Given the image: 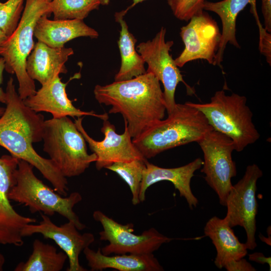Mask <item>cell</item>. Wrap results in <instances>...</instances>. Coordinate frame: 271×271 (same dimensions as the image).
<instances>
[{
	"label": "cell",
	"instance_id": "1",
	"mask_svg": "<svg viewBox=\"0 0 271 271\" xmlns=\"http://www.w3.org/2000/svg\"><path fill=\"white\" fill-rule=\"evenodd\" d=\"M6 107L0 116V146L12 156L31 164L63 196L67 195L68 182L50 159L39 155L32 144L42 140L44 117L24 102L16 89L14 79L7 82Z\"/></svg>",
	"mask_w": 271,
	"mask_h": 271
},
{
	"label": "cell",
	"instance_id": "2",
	"mask_svg": "<svg viewBox=\"0 0 271 271\" xmlns=\"http://www.w3.org/2000/svg\"><path fill=\"white\" fill-rule=\"evenodd\" d=\"M93 92L100 104L111 106L109 113L121 114L132 138L165 117L166 106L160 81L151 72L96 85Z\"/></svg>",
	"mask_w": 271,
	"mask_h": 271
},
{
	"label": "cell",
	"instance_id": "3",
	"mask_svg": "<svg viewBox=\"0 0 271 271\" xmlns=\"http://www.w3.org/2000/svg\"><path fill=\"white\" fill-rule=\"evenodd\" d=\"M168 115L132 138L133 143L145 159L180 146L198 143L213 129L205 115L188 101L176 103Z\"/></svg>",
	"mask_w": 271,
	"mask_h": 271
},
{
	"label": "cell",
	"instance_id": "4",
	"mask_svg": "<svg viewBox=\"0 0 271 271\" xmlns=\"http://www.w3.org/2000/svg\"><path fill=\"white\" fill-rule=\"evenodd\" d=\"M246 101L244 96L234 93L228 95L220 90L209 102H188L205 115L214 130L229 137L234 143L235 151L240 152L260 138Z\"/></svg>",
	"mask_w": 271,
	"mask_h": 271
},
{
	"label": "cell",
	"instance_id": "5",
	"mask_svg": "<svg viewBox=\"0 0 271 271\" xmlns=\"http://www.w3.org/2000/svg\"><path fill=\"white\" fill-rule=\"evenodd\" d=\"M34 167L27 162L19 160L16 173V183L9 193L10 200L29 208L32 213H43L48 216L58 213L72 222L78 229L86 227L73 208L82 197L77 192L63 196L38 179L33 172Z\"/></svg>",
	"mask_w": 271,
	"mask_h": 271
},
{
	"label": "cell",
	"instance_id": "6",
	"mask_svg": "<svg viewBox=\"0 0 271 271\" xmlns=\"http://www.w3.org/2000/svg\"><path fill=\"white\" fill-rule=\"evenodd\" d=\"M49 2L47 0H26L22 16L14 32L0 46V55L5 60V70L15 74L19 83L18 94L24 100L34 94V80L26 71L27 59L33 50L34 29L43 15L49 16Z\"/></svg>",
	"mask_w": 271,
	"mask_h": 271
},
{
	"label": "cell",
	"instance_id": "7",
	"mask_svg": "<svg viewBox=\"0 0 271 271\" xmlns=\"http://www.w3.org/2000/svg\"><path fill=\"white\" fill-rule=\"evenodd\" d=\"M43 150L66 178L83 174L95 162L94 153H87L86 141L68 116L44 121Z\"/></svg>",
	"mask_w": 271,
	"mask_h": 271
},
{
	"label": "cell",
	"instance_id": "8",
	"mask_svg": "<svg viewBox=\"0 0 271 271\" xmlns=\"http://www.w3.org/2000/svg\"><path fill=\"white\" fill-rule=\"evenodd\" d=\"M197 143L203 154L201 172L205 175L207 184L217 195L220 204L225 206L233 185L231 179L237 174L232 157L235 151L234 143L229 137L212 129Z\"/></svg>",
	"mask_w": 271,
	"mask_h": 271
},
{
	"label": "cell",
	"instance_id": "9",
	"mask_svg": "<svg viewBox=\"0 0 271 271\" xmlns=\"http://www.w3.org/2000/svg\"><path fill=\"white\" fill-rule=\"evenodd\" d=\"M93 218L103 228L99 233L100 240L109 242L108 245L101 248L102 253L105 255L112 253H153L162 244L173 240L154 228L147 229L140 235L135 234L133 224L119 223L99 210L93 212Z\"/></svg>",
	"mask_w": 271,
	"mask_h": 271
},
{
	"label": "cell",
	"instance_id": "10",
	"mask_svg": "<svg viewBox=\"0 0 271 271\" xmlns=\"http://www.w3.org/2000/svg\"><path fill=\"white\" fill-rule=\"evenodd\" d=\"M262 175L257 165H248L243 176L232 185L226 198L227 213L223 219L232 228L240 226L244 229L246 234L244 244L249 250L257 246L255 237L258 207L256 192L257 181Z\"/></svg>",
	"mask_w": 271,
	"mask_h": 271
},
{
	"label": "cell",
	"instance_id": "11",
	"mask_svg": "<svg viewBox=\"0 0 271 271\" xmlns=\"http://www.w3.org/2000/svg\"><path fill=\"white\" fill-rule=\"evenodd\" d=\"M166 33V29L162 27L152 40L139 44L137 50L148 65L146 72L153 73L162 83L166 111L169 114L176 104L175 93L178 84L182 82L190 88L170 54L174 42L165 41Z\"/></svg>",
	"mask_w": 271,
	"mask_h": 271
},
{
	"label": "cell",
	"instance_id": "12",
	"mask_svg": "<svg viewBox=\"0 0 271 271\" xmlns=\"http://www.w3.org/2000/svg\"><path fill=\"white\" fill-rule=\"evenodd\" d=\"M181 28L180 33L185 48L175 62L179 67L197 59L206 60L214 65L220 44L221 33L216 21L202 10Z\"/></svg>",
	"mask_w": 271,
	"mask_h": 271
},
{
	"label": "cell",
	"instance_id": "13",
	"mask_svg": "<svg viewBox=\"0 0 271 271\" xmlns=\"http://www.w3.org/2000/svg\"><path fill=\"white\" fill-rule=\"evenodd\" d=\"M18 158L11 155L0 157V244L21 246L24 243L22 230L36 222L33 218L20 215L10 203L9 193L16 183Z\"/></svg>",
	"mask_w": 271,
	"mask_h": 271
},
{
	"label": "cell",
	"instance_id": "14",
	"mask_svg": "<svg viewBox=\"0 0 271 271\" xmlns=\"http://www.w3.org/2000/svg\"><path fill=\"white\" fill-rule=\"evenodd\" d=\"M83 117H77L74 122L81 133L91 151L97 156L95 167L98 170L106 168L115 162L130 161L145 159L135 146L129 132L127 123L124 121L123 133L118 134L115 126L108 119L103 120L101 132L104 138L97 141L90 137L82 125Z\"/></svg>",
	"mask_w": 271,
	"mask_h": 271
},
{
	"label": "cell",
	"instance_id": "15",
	"mask_svg": "<svg viewBox=\"0 0 271 271\" xmlns=\"http://www.w3.org/2000/svg\"><path fill=\"white\" fill-rule=\"evenodd\" d=\"M41 216L42 220L38 224H29L23 228L22 236L24 237L39 233L45 238L52 239L68 256L67 271L87 270L80 265L79 257L80 253L94 241V235L90 232L80 233L71 221L57 226L48 216L42 213Z\"/></svg>",
	"mask_w": 271,
	"mask_h": 271
},
{
	"label": "cell",
	"instance_id": "16",
	"mask_svg": "<svg viewBox=\"0 0 271 271\" xmlns=\"http://www.w3.org/2000/svg\"><path fill=\"white\" fill-rule=\"evenodd\" d=\"M203 163V160L198 158L185 165L166 168L155 165L147 161L141 184L140 202L145 201L146 192L149 187L159 182L167 181L173 184L180 197L186 200L191 209L196 207L199 201L192 191L191 181L194 173L202 167Z\"/></svg>",
	"mask_w": 271,
	"mask_h": 271
},
{
	"label": "cell",
	"instance_id": "17",
	"mask_svg": "<svg viewBox=\"0 0 271 271\" xmlns=\"http://www.w3.org/2000/svg\"><path fill=\"white\" fill-rule=\"evenodd\" d=\"M67 83L61 81L59 75L50 82L42 85L36 93L23 100L31 109L38 112L44 111L52 114L53 118L63 116L80 117L89 115L108 119L106 113L98 114L93 111H82L75 107L68 98L66 91Z\"/></svg>",
	"mask_w": 271,
	"mask_h": 271
},
{
	"label": "cell",
	"instance_id": "18",
	"mask_svg": "<svg viewBox=\"0 0 271 271\" xmlns=\"http://www.w3.org/2000/svg\"><path fill=\"white\" fill-rule=\"evenodd\" d=\"M73 54L71 48H53L38 41L27 59L26 71L32 79L46 84L67 72L65 64Z\"/></svg>",
	"mask_w": 271,
	"mask_h": 271
},
{
	"label": "cell",
	"instance_id": "19",
	"mask_svg": "<svg viewBox=\"0 0 271 271\" xmlns=\"http://www.w3.org/2000/svg\"><path fill=\"white\" fill-rule=\"evenodd\" d=\"M43 15L37 21L34 35L38 41L53 48H61L68 41L80 37L97 38L99 34L82 20H53Z\"/></svg>",
	"mask_w": 271,
	"mask_h": 271
},
{
	"label": "cell",
	"instance_id": "20",
	"mask_svg": "<svg viewBox=\"0 0 271 271\" xmlns=\"http://www.w3.org/2000/svg\"><path fill=\"white\" fill-rule=\"evenodd\" d=\"M250 5V11L256 22L259 21L257 15L256 0H222L212 2L205 0L203 10L211 11L219 16L222 22V31L218 50L216 54L214 66L221 67V62L226 45L229 43L234 47H240L236 37V23L238 15L246 6Z\"/></svg>",
	"mask_w": 271,
	"mask_h": 271
},
{
	"label": "cell",
	"instance_id": "21",
	"mask_svg": "<svg viewBox=\"0 0 271 271\" xmlns=\"http://www.w3.org/2000/svg\"><path fill=\"white\" fill-rule=\"evenodd\" d=\"M88 266L92 271L112 268L119 271H162L163 266L153 253L122 254L113 256L102 253L101 248L96 251L89 247L83 250Z\"/></svg>",
	"mask_w": 271,
	"mask_h": 271
},
{
	"label": "cell",
	"instance_id": "22",
	"mask_svg": "<svg viewBox=\"0 0 271 271\" xmlns=\"http://www.w3.org/2000/svg\"><path fill=\"white\" fill-rule=\"evenodd\" d=\"M204 233L211 240L216 248L214 262L219 269L224 268L232 260L244 257L247 253L245 244L239 241L232 227L223 218L217 216L210 218L204 226Z\"/></svg>",
	"mask_w": 271,
	"mask_h": 271
},
{
	"label": "cell",
	"instance_id": "23",
	"mask_svg": "<svg viewBox=\"0 0 271 271\" xmlns=\"http://www.w3.org/2000/svg\"><path fill=\"white\" fill-rule=\"evenodd\" d=\"M127 9L115 13V20L121 27L118 45L121 56V66L115 76V81L131 79L146 73L145 61L135 48L137 39L129 32L124 17Z\"/></svg>",
	"mask_w": 271,
	"mask_h": 271
},
{
	"label": "cell",
	"instance_id": "24",
	"mask_svg": "<svg viewBox=\"0 0 271 271\" xmlns=\"http://www.w3.org/2000/svg\"><path fill=\"white\" fill-rule=\"evenodd\" d=\"M68 258L64 251L38 239L33 243V251L26 262H19L15 271H60Z\"/></svg>",
	"mask_w": 271,
	"mask_h": 271
},
{
	"label": "cell",
	"instance_id": "25",
	"mask_svg": "<svg viewBox=\"0 0 271 271\" xmlns=\"http://www.w3.org/2000/svg\"><path fill=\"white\" fill-rule=\"evenodd\" d=\"M101 5L99 0H51L49 2L54 20H83Z\"/></svg>",
	"mask_w": 271,
	"mask_h": 271
},
{
	"label": "cell",
	"instance_id": "26",
	"mask_svg": "<svg viewBox=\"0 0 271 271\" xmlns=\"http://www.w3.org/2000/svg\"><path fill=\"white\" fill-rule=\"evenodd\" d=\"M147 161V159H134L128 162H115L106 168L116 173L128 185L133 205L141 203L139 194Z\"/></svg>",
	"mask_w": 271,
	"mask_h": 271
},
{
	"label": "cell",
	"instance_id": "27",
	"mask_svg": "<svg viewBox=\"0 0 271 271\" xmlns=\"http://www.w3.org/2000/svg\"><path fill=\"white\" fill-rule=\"evenodd\" d=\"M24 0L0 2V29L9 37L16 29L24 10Z\"/></svg>",
	"mask_w": 271,
	"mask_h": 271
},
{
	"label": "cell",
	"instance_id": "28",
	"mask_svg": "<svg viewBox=\"0 0 271 271\" xmlns=\"http://www.w3.org/2000/svg\"><path fill=\"white\" fill-rule=\"evenodd\" d=\"M205 0H167L174 15L181 21H188L198 12L203 10Z\"/></svg>",
	"mask_w": 271,
	"mask_h": 271
},
{
	"label": "cell",
	"instance_id": "29",
	"mask_svg": "<svg viewBox=\"0 0 271 271\" xmlns=\"http://www.w3.org/2000/svg\"><path fill=\"white\" fill-rule=\"evenodd\" d=\"M259 32V48L260 53L266 57L267 63L271 64V35L261 25L258 26Z\"/></svg>",
	"mask_w": 271,
	"mask_h": 271
},
{
	"label": "cell",
	"instance_id": "30",
	"mask_svg": "<svg viewBox=\"0 0 271 271\" xmlns=\"http://www.w3.org/2000/svg\"><path fill=\"white\" fill-rule=\"evenodd\" d=\"M227 271H255L256 269L243 257L227 262L224 266Z\"/></svg>",
	"mask_w": 271,
	"mask_h": 271
},
{
	"label": "cell",
	"instance_id": "31",
	"mask_svg": "<svg viewBox=\"0 0 271 271\" xmlns=\"http://www.w3.org/2000/svg\"><path fill=\"white\" fill-rule=\"evenodd\" d=\"M261 11L264 19V29L271 32V0H261Z\"/></svg>",
	"mask_w": 271,
	"mask_h": 271
},
{
	"label": "cell",
	"instance_id": "32",
	"mask_svg": "<svg viewBox=\"0 0 271 271\" xmlns=\"http://www.w3.org/2000/svg\"><path fill=\"white\" fill-rule=\"evenodd\" d=\"M249 259L250 261H254L261 264L266 263L269 266L270 270L271 269L270 257H266L261 252H256L249 254Z\"/></svg>",
	"mask_w": 271,
	"mask_h": 271
},
{
	"label": "cell",
	"instance_id": "33",
	"mask_svg": "<svg viewBox=\"0 0 271 271\" xmlns=\"http://www.w3.org/2000/svg\"><path fill=\"white\" fill-rule=\"evenodd\" d=\"M5 69V60L3 57H0V102L6 104L7 94L6 92H5L1 87V85L3 82V75Z\"/></svg>",
	"mask_w": 271,
	"mask_h": 271
},
{
	"label": "cell",
	"instance_id": "34",
	"mask_svg": "<svg viewBox=\"0 0 271 271\" xmlns=\"http://www.w3.org/2000/svg\"><path fill=\"white\" fill-rule=\"evenodd\" d=\"M8 37L6 34L0 29V46L7 40Z\"/></svg>",
	"mask_w": 271,
	"mask_h": 271
},
{
	"label": "cell",
	"instance_id": "35",
	"mask_svg": "<svg viewBox=\"0 0 271 271\" xmlns=\"http://www.w3.org/2000/svg\"><path fill=\"white\" fill-rule=\"evenodd\" d=\"M5 263V258L3 253L0 251V271L3 270Z\"/></svg>",
	"mask_w": 271,
	"mask_h": 271
},
{
	"label": "cell",
	"instance_id": "36",
	"mask_svg": "<svg viewBox=\"0 0 271 271\" xmlns=\"http://www.w3.org/2000/svg\"><path fill=\"white\" fill-rule=\"evenodd\" d=\"M146 0H132V4L127 8L128 10H129L131 8H133L134 6L137 5L138 4L140 3L143 1H145Z\"/></svg>",
	"mask_w": 271,
	"mask_h": 271
},
{
	"label": "cell",
	"instance_id": "37",
	"mask_svg": "<svg viewBox=\"0 0 271 271\" xmlns=\"http://www.w3.org/2000/svg\"><path fill=\"white\" fill-rule=\"evenodd\" d=\"M100 2L101 5L106 6L108 5L110 2V0H99Z\"/></svg>",
	"mask_w": 271,
	"mask_h": 271
},
{
	"label": "cell",
	"instance_id": "38",
	"mask_svg": "<svg viewBox=\"0 0 271 271\" xmlns=\"http://www.w3.org/2000/svg\"><path fill=\"white\" fill-rule=\"evenodd\" d=\"M5 110V108L0 106V116L3 114Z\"/></svg>",
	"mask_w": 271,
	"mask_h": 271
},
{
	"label": "cell",
	"instance_id": "39",
	"mask_svg": "<svg viewBox=\"0 0 271 271\" xmlns=\"http://www.w3.org/2000/svg\"><path fill=\"white\" fill-rule=\"evenodd\" d=\"M48 2H50L51 0H47Z\"/></svg>",
	"mask_w": 271,
	"mask_h": 271
}]
</instances>
